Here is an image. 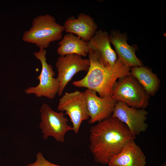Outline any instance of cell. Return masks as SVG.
<instances>
[{"label": "cell", "instance_id": "1", "mask_svg": "<svg viewBox=\"0 0 166 166\" xmlns=\"http://www.w3.org/2000/svg\"><path fill=\"white\" fill-rule=\"evenodd\" d=\"M135 138L124 124L111 116L91 128L89 148L96 162L108 164L128 142Z\"/></svg>", "mask_w": 166, "mask_h": 166}, {"label": "cell", "instance_id": "2", "mask_svg": "<svg viewBox=\"0 0 166 166\" xmlns=\"http://www.w3.org/2000/svg\"><path fill=\"white\" fill-rule=\"evenodd\" d=\"M88 54L90 65L87 74L82 79L73 82V85L94 90L101 97H112L115 82L120 77L131 75L130 68L118 58L114 67H107L98 62L91 50Z\"/></svg>", "mask_w": 166, "mask_h": 166}, {"label": "cell", "instance_id": "3", "mask_svg": "<svg viewBox=\"0 0 166 166\" xmlns=\"http://www.w3.org/2000/svg\"><path fill=\"white\" fill-rule=\"evenodd\" d=\"M64 31L63 26L57 23L53 16L48 14L40 15L33 19L31 27L24 32L22 40L39 49H45L51 42L61 40Z\"/></svg>", "mask_w": 166, "mask_h": 166}, {"label": "cell", "instance_id": "4", "mask_svg": "<svg viewBox=\"0 0 166 166\" xmlns=\"http://www.w3.org/2000/svg\"><path fill=\"white\" fill-rule=\"evenodd\" d=\"M112 97L117 102H123L136 109H145L149 103V95L131 75L117 81L113 87Z\"/></svg>", "mask_w": 166, "mask_h": 166}, {"label": "cell", "instance_id": "5", "mask_svg": "<svg viewBox=\"0 0 166 166\" xmlns=\"http://www.w3.org/2000/svg\"><path fill=\"white\" fill-rule=\"evenodd\" d=\"M34 54L42 65L41 72L37 77L39 82L36 86L27 88L24 92L27 94H33L37 97H44L52 100L58 94L60 83L57 78L54 77L55 73L52 65L47 62V51L45 49H39Z\"/></svg>", "mask_w": 166, "mask_h": 166}, {"label": "cell", "instance_id": "6", "mask_svg": "<svg viewBox=\"0 0 166 166\" xmlns=\"http://www.w3.org/2000/svg\"><path fill=\"white\" fill-rule=\"evenodd\" d=\"M40 112L39 128L43 134V139L46 140L51 136L57 141L64 143L66 132L73 131L72 126L68 124V120L64 113L54 111L46 103L42 104Z\"/></svg>", "mask_w": 166, "mask_h": 166}, {"label": "cell", "instance_id": "7", "mask_svg": "<svg viewBox=\"0 0 166 166\" xmlns=\"http://www.w3.org/2000/svg\"><path fill=\"white\" fill-rule=\"evenodd\" d=\"M57 109L69 116L75 134L78 133L82 122L89 118L84 92H65L59 100Z\"/></svg>", "mask_w": 166, "mask_h": 166}, {"label": "cell", "instance_id": "8", "mask_svg": "<svg viewBox=\"0 0 166 166\" xmlns=\"http://www.w3.org/2000/svg\"><path fill=\"white\" fill-rule=\"evenodd\" d=\"M90 65L89 59H83L77 54L60 56L56 62L57 78L60 83L58 95H61L67 84L76 73L82 71L87 72Z\"/></svg>", "mask_w": 166, "mask_h": 166}, {"label": "cell", "instance_id": "9", "mask_svg": "<svg viewBox=\"0 0 166 166\" xmlns=\"http://www.w3.org/2000/svg\"><path fill=\"white\" fill-rule=\"evenodd\" d=\"M147 112L143 109H136L125 103L117 101L111 116L117 118L124 124L132 133L136 136L147 129Z\"/></svg>", "mask_w": 166, "mask_h": 166}, {"label": "cell", "instance_id": "10", "mask_svg": "<svg viewBox=\"0 0 166 166\" xmlns=\"http://www.w3.org/2000/svg\"><path fill=\"white\" fill-rule=\"evenodd\" d=\"M109 34L107 31L99 29L88 42V46L98 62L108 68L114 67L117 58L112 49Z\"/></svg>", "mask_w": 166, "mask_h": 166}, {"label": "cell", "instance_id": "11", "mask_svg": "<svg viewBox=\"0 0 166 166\" xmlns=\"http://www.w3.org/2000/svg\"><path fill=\"white\" fill-rule=\"evenodd\" d=\"M84 92L89 123L99 122L111 116L117 102L112 97H99L95 91L88 89Z\"/></svg>", "mask_w": 166, "mask_h": 166}, {"label": "cell", "instance_id": "12", "mask_svg": "<svg viewBox=\"0 0 166 166\" xmlns=\"http://www.w3.org/2000/svg\"><path fill=\"white\" fill-rule=\"evenodd\" d=\"M63 26L66 33L75 34L86 42L93 37L97 28L93 18L84 13L79 14L77 18L73 16L69 17Z\"/></svg>", "mask_w": 166, "mask_h": 166}, {"label": "cell", "instance_id": "13", "mask_svg": "<svg viewBox=\"0 0 166 166\" xmlns=\"http://www.w3.org/2000/svg\"><path fill=\"white\" fill-rule=\"evenodd\" d=\"M110 42L114 45L118 58L130 68L143 66L142 61L136 56L137 49L136 45L130 46L127 43L126 35L113 30L109 34Z\"/></svg>", "mask_w": 166, "mask_h": 166}, {"label": "cell", "instance_id": "14", "mask_svg": "<svg viewBox=\"0 0 166 166\" xmlns=\"http://www.w3.org/2000/svg\"><path fill=\"white\" fill-rule=\"evenodd\" d=\"M146 157L134 140L128 142L121 151L114 156L109 166H146Z\"/></svg>", "mask_w": 166, "mask_h": 166}, {"label": "cell", "instance_id": "15", "mask_svg": "<svg viewBox=\"0 0 166 166\" xmlns=\"http://www.w3.org/2000/svg\"><path fill=\"white\" fill-rule=\"evenodd\" d=\"M58 46L57 52L60 56L75 54L85 57L89 50L88 42L71 33L64 35L59 42Z\"/></svg>", "mask_w": 166, "mask_h": 166}, {"label": "cell", "instance_id": "16", "mask_svg": "<svg viewBox=\"0 0 166 166\" xmlns=\"http://www.w3.org/2000/svg\"><path fill=\"white\" fill-rule=\"evenodd\" d=\"M130 72L149 96L155 95L160 82L156 74L150 69L143 66L131 68Z\"/></svg>", "mask_w": 166, "mask_h": 166}, {"label": "cell", "instance_id": "17", "mask_svg": "<svg viewBox=\"0 0 166 166\" xmlns=\"http://www.w3.org/2000/svg\"><path fill=\"white\" fill-rule=\"evenodd\" d=\"M26 166H63L51 163L44 157L41 152L37 153L36 156V160L32 163L28 164Z\"/></svg>", "mask_w": 166, "mask_h": 166}, {"label": "cell", "instance_id": "18", "mask_svg": "<svg viewBox=\"0 0 166 166\" xmlns=\"http://www.w3.org/2000/svg\"><path fill=\"white\" fill-rule=\"evenodd\" d=\"M161 166H166V164H163Z\"/></svg>", "mask_w": 166, "mask_h": 166}]
</instances>
